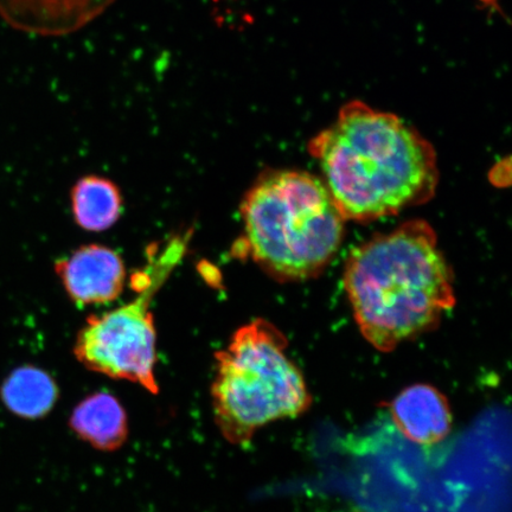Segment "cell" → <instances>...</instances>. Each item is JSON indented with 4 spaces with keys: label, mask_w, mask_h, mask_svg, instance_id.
<instances>
[{
    "label": "cell",
    "mask_w": 512,
    "mask_h": 512,
    "mask_svg": "<svg viewBox=\"0 0 512 512\" xmlns=\"http://www.w3.org/2000/svg\"><path fill=\"white\" fill-rule=\"evenodd\" d=\"M310 155L345 220L370 222L430 201L437 153L398 115L351 101L313 137Z\"/></svg>",
    "instance_id": "obj_1"
},
{
    "label": "cell",
    "mask_w": 512,
    "mask_h": 512,
    "mask_svg": "<svg viewBox=\"0 0 512 512\" xmlns=\"http://www.w3.org/2000/svg\"><path fill=\"white\" fill-rule=\"evenodd\" d=\"M343 281L361 334L382 352L437 328L456 305L451 268L422 220L356 247Z\"/></svg>",
    "instance_id": "obj_2"
},
{
    "label": "cell",
    "mask_w": 512,
    "mask_h": 512,
    "mask_svg": "<svg viewBox=\"0 0 512 512\" xmlns=\"http://www.w3.org/2000/svg\"><path fill=\"white\" fill-rule=\"evenodd\" d=\"M236 258L252 260L279 281L316 277L335 258L345 220L322 178L266 170L243 197Z\"/></svg>",
    "instance_id": "obj_3"
},
{
    "label": "cell",
    "mask_w": 512,
    "mask_h": 512,
    "mask_svg": "<svg viewBox=\"0 0 512 512\" xmlns=\"http://www.w3.org/2000/svg\"><path fill=\"white\" fill-rule=\"evenodd\" d=\"M287 339L265 319L235 332L215 354L211 383L214 419L229 444L246 446L260 428L296 418L312 398L304 376L286 355Z\"/></svg>",
    "instance_id": "obj_4"
},
{
    "label": "cell",
    "mask_w": 512,
    "mask_h": 512,
    "mask_svg": "<svg viewBox=\"0 0 512 512\" xmlns=\"http://www.w3.org/2000/svg\"><path fill=\"white\" fill-rule=\"evenodd\" d=\"M192 230L147 249L143 271L134 277L138 296L101 316H91L76 337L74 354L83 367L114 380L139 384L157 395V335L152 300L188 253Z\"/></svg>",
    "instance_id": "obj_5"
},
{
    "label": "cell",
    "mask_w": 512,
    "mask_h": 512,
    "mask_svg": "<svg viewBox=\"0 0 512 512\" xmlns=\"http://www.w3.org/2000/svg\"><path fill=\"white\" fill-rule=\"evenodd\" d=\"M55 270L76 305L111 303L124 291V261L106 246H82L67 258L57 261Z\"/></svg>",
    "instance_id": "obj_6"
},
{
    "label": "cell",
    "mask_w": 512,
    "mask_h": 512,
    "mask_svg": "<svg viewBox=\"0 0 512 512\" xmlns=\"http://www.w3.org/2000/svg\"><path fill=\"white\" fill-rule=\"evenodd\" d=\"M390 412L401 433L418 445L440 443L451 431L452 415L445 396L426 384L403 390Z\"/></svg>",
    "instance_id": "obj_7"
},
{
    "label": "cell",
    "mask_w": 512,
    "mask_h": 512,
    "mask_svg": "<svg viewBox=\"0 0 512 512\" xmlns=\"http://www.w3.org/2000/svg\"><path fill=\"white\" fill-rule=\"evenodd\" d=\"M69 426L81 440L99 451H117L128 438L125 408L107 393H96L81 401L70 415Z\"/></svg>",
    "instance_id": "obj_8"
},
{
    "label": "cell",
    "mask_w": 512,
    "mask_h": 512,
    "mask_svg": "<svg viewBox=\"0 0 512 512\" xmlns=\"http://www.w3.org/2000/svg\"><path fill=\"white\" fill-rule=\"evenodd\" d=\"M0 398L6 408L19 418L41 419L59 400V387L47 371L23 366L6 377L0 387Z\"/></svg>",
    "instance_id": "obj_9"
},
{
    "label": "cell",
    "mask_w": 512,
    "mask_h": 512,
    "mask_svg": "<svg viewBox=\"0 0 512 512\" xmlns=\"http://www.w3.org/2000/svg\"><path fill=\"white\" fill-rule=\"evenodd\" d=\"M72 208L76 223L89 232L110 229L123 211V196L110 179L87 176L72 190Z\"/></svg>",
    "instance_id": "obj_10"
},
{
    "label": "cell",
    "mask_w": 512,
    "mask_h": 512,
    "mask_svg": "<svg viewBox=\"0 0 512 512\" xmlns=\"http://www.w3.org/2000/svg\"><path fill=\"white\" fill-rule=\"evenodd\" d=\"M0 2L12 3V4H28V3L38 2V0H0Z\"/></svg>",
    "instance_id": "obj_11"
},
{
    "label": "cell",
    "mask_w": 512,
    "mask_h": 512,
    "mask_svg": "<svg viewBox=\"0 0 512 512\" xmlns=\"http://www.w3.org/2000/svg\"><path fill=\"white\" fill-rule=\"evenodd\" d=\"M482 2L492 5L496 2V0H482Z\"/></svg>",
    "instance_id": "obj_12"
}]
</instances>
